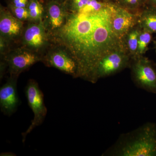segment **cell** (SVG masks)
<instances>
[{
	"label": "cell",
	"instance_id": "2e32d148",
	"mask_svg": "<svg viewBox=\"0 0 156 156\" xmlns=\"http://www.w3.org/2000/svg\"><path fill=\"white\" fill-rule=\"evenodd\" d=\"M152 40L153 34L144 30H141L138 38V48L136 57L144 56L148 50L149 45Z\"/></svg>",
	"mask_w": 156,
	"mask_h": 156
},
{
	"label": "cell",
	"instance_id": "ac0fdd59",
	"mask_svg": "<svg viewBox=\"0 0 156 156\" xmlns=\"http://www.w3.org/2000/svg\"><path fill=\"white\" fill-rule=\"evenodd\" d=\"M90 0H65L64 3L66 9L75 11L82 9Z\"/></svg>",
	"mask_w": 156,
	"mask_h": 156
},
{
	"label": "cell",
	"instance_id": "ffe728a7",
	"mask_svg": "<svg viewBox=\"0 0 156 156\" xmlns=\"http://www.w3.org/2000/svg\"><path fill=\"white\" fill-rule=\"evenodd\" d=\"M146 5L150 6L156 9V0H147Z\"/></svg>",
	"mask_w": 156,
	"mask_h": 156
},
{
	"label": "cell",
	"instance_id": "9a60e30c",
	"mask_svg": "<svg viewBox=\"0 0 156 156\" xmlns=\"http://www.w3.org/2000/svg\"><path fill=\"white\" fill-rule=\"evenodd\" d=\"M29 21H37L42 20L44 11V5L39 0H29L27 6Z\"/></svg>",
	"mask_w": 156,
	"mask_h": 156
},
{
	"label": "cell",
	"instance_id": "603a6c76",
	"mask_svg": "<svg viewBox=\"0 0 156 156\" xmlns=\"http://www.w3.org/2000/svg\"><path fill=\"white\" fill-rule=\"evenodd\" d=\"M109 1H111V2H114L115 3L118 0H109Z\"/></svg>",
	"mask_w": 156,
	"mask_h": 156
},
{
	"label": "cell",
	"instance_id": "3957f363",
	"mask_svg": "<svg viewBox=\"0 0 156 156\" xmlns=\"http://www.w3.org/2000/svg\"><path fill=\"white\" fill-rule=\"evenodd\" d=\"M42 62L46 66L56 68L73 78H78L77 63L63 46L51 43L43 54Z\"/></svg>",
	"mask_w": 156,
	"mask_h": 156
},
{
	"label": "cell",
	"instance_id": "7402d4cb",
	"mask_svg": "<svg viewBox=\"0 0 156 156\" xmlns=\"http://www.w3.org/2000/svg\"><path fill=\"white\" fill-rule=\"evenodd\" d=\"M154 48L156 51V40L155 41H154Z\"/></svg>",
	"mask_w": 156,
	"mask_h": 156
},
{
	"label": "cell",
	"instance_id": "8992f818",
	"mask_svg": "<svg viewBox=\"0 0 156 156\" xmlns=\"http://www.w3.org/2000/svg\"><path fill=\"white\" fill-rule=\"evenodd\" d=\"M42 54L20 45L11 48L1 59L5 62L10 76H19L34 64L42 61Z\"/></svg>",
	"mask_w": 156,
	"mask_h": 156
},
{
	"label": "cell",
	"instance_id": "277c9868",
	"mask_svg": "<svg viewBox=\"0 0 156 156\" xmlns=\"http://www.w3.org/2000/svg\"><path fill=\"white\" fill-rule=\"evenodd\" d=\"M131 79L135 86L147 92L156 94V66L144 57L131 59L130 66Z\"/></svg>",
	"mask_w": 156,
	"mask_h": 156
},
{
	"label": "cell",
	"instance_id": "9c48e42d",
	"mask_svg": "<svg viewBox=\"0 0 156 156\" xmlns=\"http://www.w3.org/2000/svg\"><path fill=\"white\" fill-rule=\"evenodd\" d=\"M67 15V11L64 3L46 2L42 21L49 38L63 27Z\"/></svg>",
	"mask_w": 156,
	"mask_h": 156
},
{
	"label": "cell",
	"instance_id": "ba28073f",
	"mask_svg": "<svg viewBox=\"0 0 156 156\" xmlns=\"http://www.w3.org/2000/svg\"><path fill=\"white\" fill-rule=\"evenodd\" d=\"M131 58L123 48L107 54L98 65L95 75V83L100 79L114 75L130 67Z\"/></svg>",
	"mask_w": 156,
	"mask_h": 156
},
{
	"label": "cell",
	"instance_id": "cb8c5ba5",
	"mask_svg": "<svg viewBox=\"0 0 156 156\" xmlns=\"http://www.w3.org/2000/svg\"><path fill=\"white\" fill-rule=\"evenodd\" d=\"M155 65L156 66V63H155Z\"/></svg>",
	"mask_w": 156,
	"mask_h": 156
},
{
	"label": "cell",
	"instance_id": "7c38bea8",
	"mask_svg": "<svg viewBox=\"0 0 156 156\" xmlns=\"http://www.w3.org/2000/svg\"><path fill=\"white\" fill-rule=\"evenodd\" d=\"M138 13L128 11L115 3L112 16V26L115 34L120 40L128 30L138 24Z\"/></svg>",
	"mask_w": 156,
	"mask_h": 156
},
{
	"label": "cell",
	"instance_id": "d6986e66",
	"mask_svg": "<svg viewBox=\"0 0 156 156\" xmlns=\"http://www.w3.org/2000/svg\"><path fill=\"white\" fill-rule=\"evenodd\" d=\"M29 0H7L8 9L27 8Z\"/></svg>",
	"mask_w": 156,
	"mask_h": 156
},
{
	"label": "cell",
	"instance_id": "52a82bcc",
	"mask_svg": "<svg viewBox=\"0 0 156 156\" xmlns=\"http://www.w3.org/2000/svg\"><path fill=\"white\" fill-rule=\"evenodd\" d=\"M51 43L41 20L27 22L24 26L19 45L43 56Z\"/></svg>",
	"mask_w": 156,
	"mask_h": 156
},
{
	"label": "cell",
	"instance_id": "4fadbf2b",
	"mask_svg": "<svg viewBox=\"0 0 156 156\" xmlns=\"http://www.w3.org/2000/svg\"><path fill=\"white\" fill-rule=\"evenodd\" d=\"M141 30L142 29L138 23L128 30L121 40L123 49L131 59L136 57L138 38Z\"/></svg>",
	"mask_w": 156,
	"mask_h": 156
},
{
	"label": "cell",
	"instance_id": "30bf717a",
	"mask_svg": "<svg viewBox=\"0 0 156 156\" xmlns=\"http://www.w3.org/2000/svg\"><path fill=\"white\" fill-rule=\"evenodd\" d=\"M24 23L14 17L8 8L1 5L0 8V36L12 45H19Z\"/></svg>",
	"mask_w": 156,
	"mask_h": 156
},
{
	"label": "cell",
	"instance_id": "6da1fadb",
	"mask_svg": "<svg viewBox=\"0 0 156 156\" xmlns=\"http://www.w3.org/2000/svg\"><path fill=\"white\" fill-rule=\"evenodd\" d=\"M115 6L108 0H90L79 10L66 9L64 25L49 37L51 43L63 46L72 54L77 63L78 78L92 83L101 58L123 48L113 28Z\"/></svg>",
	"mask_w": 156,
	"mask_h": 156
},
{
	"label": "cell",
	"instance_id": "5b68a950",
	"mask_svg": "<svg viewBox=\"0 0 156 156\" xmlns=\"http://www.w3.org/2000/svg\"><path fill=\"white\" fill-rule=\"evenodd\" d=\"M25 93L28 105L34 114L33 119L27 130L22 134V142L24 143L27 136L38 126L44 122L48 113L45 105L44 95L37 82L31 79L27 82Z\"/></svg>",
	"mask_w": 156,
	"mask_h": 156
},
{
	"label": "cell",
	"instance_id": "5bb4252c",
	"mask_svg": "<svg viewBox=\"0 0 156 156\" xmlns=\"http://www.w3.org/2000/svg\"><path fill=\"white\" fill-rule=\"evenodd\" d=\"M138 23L142 30L156 34V9L146 5L139 13Z\"/></svg>",
	"mask_w": 156,
	"mask_h": 156
},
{
	"label": "cell",
	"instance_id": "44dd1931",
	"mask_svg": "<svg viewBox=\"0 0 156 156\" xmlns=\"http://www.w3.org/2000/svg\"><path fill=\"white\" fill-rule=\"evenodd\" d=\"M65 0H46V2H56L59 3H63Z\"/></svg>",
	"mask_w": 156,
	"mask_h": 156
},
{
	"label": "cell",
	"instance_id": "7a4b0ae2",
	"mask_svg": "<svg viewBox=\"0 0 156 156\" xmlns=\"http://www.w3.org/2000/svg\"><path fill=\"white\" fill-rule=\"evenodd\" d=\"M102 156H156V123H145L121 134Z\"/></svg>",
	"mask_w": 156,
	"mask_h": 156
},
{
	"label": "cell",
	"instance_id": "e0dca14e",
	"mask_svg": "<svg viewBox=\"0 0 156 156\" xmlns=\"http://www.w3.org/2000/svg\"><path fill=\"white\" fill-rule=\"evenodd\" d=\"M147 0H118L115 3L118 5L128 11L138 13L146 5Z\"/></svg>",
	"mask_w": 156,
	"mask_h": 156
},
{
	"label": "cell",
	"instance_id": "8fae6325",
	"mask_svg": "<svg viewBox=\"0 0 156 156\" xmlns=\"http://www.w3.org/2000/svg\"><path fill=\"white\" fill-rule=\"evenodd\" d=\"M18 77L10 76L7 82L0 89L1 112L8 116H11L16 112L20 103L17 91Z\"/></svg>",
	"mask_w": 156,
	"mask_h": 156
}]
</instances>
